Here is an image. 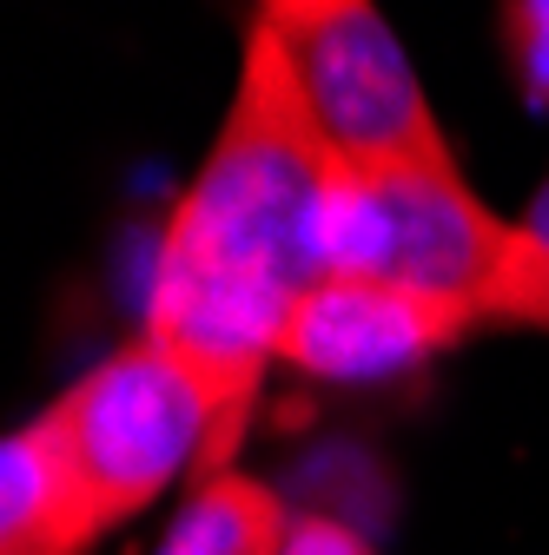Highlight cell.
I'll return each mask as SVG.
<instances>
[{"label":"cell","mask_w":549,"mask_h":555,"mask_svg":"<svg viewBox=\"0 0 549 555\" xmlns=\"http://www.w3.org/2000/svg\"><path fill=\"white\" fill-rule=\"evenodd\" d=\"M490 331H542L549 337V172L529 205L510 219V245L497 264V285L484 298Z\"/></svg>","instance_id":"cell-8"},{"label":"cell","mask_w":549,"mask_h":555,"mask_svg":"<svg viewBox=\"0 0 549 555\" xmlns=\"http://www.w3.org/2000/svg\"><path fill=\"white\" fill-rule=\"evenodd\" d=\"M352 219L358 172L311 126L285 53L252 21L219 139L173 205L146 292V337L213 384L232 437L292 305L345 271Z\"/></svg>","instance_id":"cell-1"},{"label":"cell","mask_w":549,"mask_h":555,"mask_svg":"<svg viewBox=\"0 0 549 555\" xmlns=\"http://www.w3.org/2000/svg\"><path fill=\"white\" fill-rule=\"evenodd\" d=\"M40 424L106 535L153 509L192 463L199 482L219 476L232 450L226 403L213 397V384L146 331L106 351L87 377H74V390H60L40 410Z\"/></svg>","instance_id":"cell-2"},{"label":"cell","mask_w":549,"mask_h":555,"mask_svg":"<svg viewBox=\"0 0 549 555\" xmlns=\"http://www.w3.org/2000/svg\"><path fill=\"white\" fill-rule=\"evenodd\" d=\"M106 529L74 490L40 416L0 430V555H87Z\"/></svg>","instance_id":"cell-6"},{"label":"cell","mask_w":549,"mask_h":555,"mask_svg":"<svg viewBox=\"0 0 549 555\" xmlns=\"http://www.w3.org/2000/svg\"><path fill=\"white\" fill-rule=\"evenodd\" d=\"M497 47L510 66V87L529 113H549V0H503Z\"/></svg>","instance_id":"cell-9"},{"label":"cell","mask_w":549,"mask_h":555,"mask_svg":"<svg viewBox=\"0 0 549 555\" xmlns=\"http://www.w3.org/2000/svg\"><path fill=\"white\" fill-rule=\"evenodd\" d=\"M292 529V509L265 490V482L219 469L186 496V509L173 516L159 555H279Z\"/></svg>","instance_id":"cell-7"},{"label":"cell","mask_w":549,"mask_h":555,"mask_svg":"<svg viewBox=\"0 0 549 555\" xmlns=\"http://www.w3.org/2000/svg\"><path fill=\"white\" fill-rule=\"evenodd\" d=\"M279 555H378V548L352 522H337V516H292Z\"/></svg>","instance_id":"cell-10"},{"label":"cell","mask_w":549,"mask_h":555,"mask_svg":"<svg viewBox=\"0 0 549 555\" xmlns=\"http://www.w3.org/2000/svg\"><path fill=\"white\" fill-rule=\"evenodd\" d=\"M252 21L285 53L311 126L358 179L457 166L418 66L378 8H365V0H279Z\"/></svg>","instance_id":"cell-3"},{"label":"cell","mask_w":549,"mask_h":555,"mask_svg":"<svg viewBox=\"0 0 549 555\" xmlns=\"http://www.w3.org/2000/svg\"><path fill=\"white\" fill-rule=\"evenodd\" d=\"M476 331H484V318L470 305L378 285V278H324L279 324L271 358L318 384H384L431 364L437 351H457Z\"/></svg>","instance_id":"cell-5"},{"label":"cell","mask_w":549,"mask_h":555,"mask_svg":"<svg viewBox=\"0 0 549 555\" xmlns=\"http://www.w3.org/2000/svg\"><path fill=\"white\" fill-rule=\"evenodd\" d=\"M503 245H510V219H497L470 192L463 166L371 172V179H358L352 251H345V271L337 278H378V285L470 305L484 318Z\"/></svg>","instance_id":"cell-4"}]
</instances>
